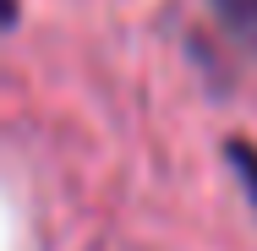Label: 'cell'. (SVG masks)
Masks as SVG:
<instances>
[{
  "instance_id": "obj_3",
  "label": "cell",
  "mask_w": 257,
  "mask_h": 251,
  "mask_svg": "<svg viewBox=\"0 0 257 251\" xmlns=\"http://www.w3.org/2000/svg\"><path fill=\"white\" fill-rule=\"evenodd\" d=\"M17 17H22V0H0V28H11Z\"/></svg>"
},
{
  "instance_id": "obj_2",
  "label": "cell",
  "mask_w": 257,
  "mask_h": 251,
  "mask_svg": "<svg viewBox=\"0 0 257 251\" xmlns=\"http://www.w3.org/2000/svg\"><path fill=\"white\" fill-rule=\"evenodd\" d=\"M224 158H230L235 180L246 186V197H252V207H257V142H246V137H224Z\"/></svg>"
},
{
  "instance_id": "obj_1",
  "label": "cell",
  "mask_w": 257,
  "mask_h": 251,
  "mask_svg": "<svg viewBox=\"0 0 257 251\" xmlns=\"http://www.w3.org/2000/svg\"><path fill=\"white\" fill-rule=\"evenodd\" d=\"M208 11L219 17V28H224L241 50L257 55V0H208Z\"/></svg>"
}]
</instances>
